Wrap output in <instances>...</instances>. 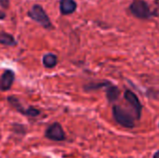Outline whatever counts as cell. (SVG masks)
<instances>
[{
	"label": "cell",
	"instance_id": "1",
	"mask_svg": "<svg viewBox=\"0 0 159 158\" xmlns=\"http://www.w3.org/2000/svg\"><path fill=\"white\" fill-rule=\"evenodd\" d=\"M27 15L30 19H32L35 22H37L39 25H41L44 29H47V30L53 29L52 22L41 5H38V4L34 5L30 8V10L27 12Z\"/></svg>",
	"mask_w": 159,
	"mask_h": 158
},
{
	"label": "cell",
	"instance_id": "2",
	"mask_svg": "<svg viewBox=\"0 0 159 158\" xmlns=\"http://www.w3.org/2000/svg\"><path fill=\"white\" fill-rule=\"evenodd\" d=\"M113 117L115 121L125 129H133L135 128V119L134 117L124 108L119 105H114L112 108Z\"/></svg>",
	"mask_w": 159,
	"mask_h": 158
},
{
	"label": "cell",
	"instance_id": "3",
	"mask_svg": "<svg viewBox=\"0 0 159 158\" xmlns=\"http://www.w3.org/2000/svg\"><path fill=\"white\" fill-rule=\"evenodd\" d=\"M129 10L137 19L147 20L153 17L150 6L145 0H133L129 7Z\"/></svg>",
	"mask_w": 159,
	"mask_h": 158
},
{
	"label": "cell",
	"instance_id": "4",
	"mask_svg": "<svg viewBox=\"0 0 159 158\" xmlns=\"http://www.w3.org/2000/svg\"><path fill=\"white\" fill-rule=\"evenodd\" d=\"M7 101L16 112H18L22 115H25L27 117H37L41 115V111L34 106H29L27 108H24L20 101L15 96H8L7 98Z\"/></svg>",
	"mask_w": 159,
	"mask_h": 158
},
{
	"label": "cell",
	"instance_id": "5",
	"mask_svg": "<svg viewBox=\"0 0 159 158\" xmlns=\"http://www.w3.org/2000/svg\"><path fill=\"white\" fill-rule=\"evenodd\" d=\"M45 138L52 142H64L66 140V134L62 126L59 122H54L49 125L45 130Z\"/></svg>",
	"mask_w": 159,
	"mask_h": 158
},
{
	"label": "cell",
	"instance_id": "6",
	"mask_svg": "<svg viewBox=\"0 0 159 158\" xmlns=\"http://www.w3.org/2000/svg\"><path fill=\"white\" fill-rule=\"evenodd\" d=\"M124 98L127 101V102L131 106V108L134 110L135 113V118L139 120L142 116V112H143V105L141 101L139 100L138 96L131 90L127 89L124 93Z\"/></svg>",
	"mask_w": 159,
	"mask_h": 158
},
{
	"label": "cell",
	"instance_id": "7",
	"mask_svg": "<svg viewBox=\"0 0 159 158\" xmlns=\"http://www.w3.org/2000/svg\"><path fill=\"white\" fill-rule=\"evenodd\" d=\"M14 80L15 73L10 69L5 70L2 75L0 76V91L9 90L14 83Z\"/></svg>",
	"mask_w": 159,
	"mask_h": 158
},
{
	"label": "cell",
	"instance_id": "8",
	"mask_svg": "<svg viewBox=\"0 0 159 158\" xmlns=\"http://www.w3.org/2000/svg\"><path fill=\"white\" fill-rule=\"evenodd\" d=\"M77 4L75 0H60V12L61 15L67 16L75 12Z\"/></svg>",
	"mask_w": 159,
	"mask_h": 158
},
{
	"label": "cell",
	"instance_id": "9",
	"mask_svg": "<svg viewBox=\"0 0 159 158\" xmlns=\"http://www.w3.org/2000/svg\"><path fill=\"white\" fill-rule=\"evenodd\" d=\"M105 94H106V99L108 101L109 103H113L115 102H116L121 94L120 89L118 88V87L112 85V83L107 86L105 88Z\"/></svg>",
	"mask_w": 159,
	"mask_h": 158
},
{
	"label": "cell",
	"instance_id": "10",
	"mask_svg": "<svg viewBox=\"0 0 159 158\" xmlns=\"http://www.w3.org/2000/svg\"><path fill=\"white\" fill-rule=\"evenodd\" d=\"M42 61H43V65L46 68L52 69L58 64V57H57V55L48 52V53H46L43 56Z\"/></svg>",
	"mask_w": 159,
	"mask_h": 158
},
{
	"label": "cell",
	"instance_id": "11",
	"mask_svg": "<svg viewBox=\"0 0 159 158\" xmlns=\"http://www.w3.org/2000/svg\"><path fill=\"white\" fill-rule=\"evenodd\" d=\"M0 44L8 47H15L17 45V41L12 34L4 31H0Z\"/></svg>",
	"mask_w": 159,
	"mask_h": 158
},
{
	"label": "cell",
	"instance_id": "12",
	"mask_svg": "<svg viewBox=\"0 0 159 158\" xmlns=\"http://www.w3.org/2000/svg\"><path fill=\"white\" fill-rule=\"evenodd\" d=\"M110 84H111V82L107 81V80H101V81H96V82H90V83H88L87 85L84 86V89H85V91L97 90V89H100V88H106Z\"/></svg>",
	"mask_w": 159,
	"mask_h": 158
},
{
	"label": "cell",
	"instance_id": "13",
	"mask_svg": "<svg viewBox=\"0 0 159 158\" xmlns=\"http://www.w3.org/2000/svg\"><path fill=\"white\" fill-rule=\"evenodd\" d=\"M12 132L19 136H24L27 133V127L20 124V123H13L12 124Z\"/></svg>",
	"mask_w": 159,
	"mask_h": 158
},
{
	"label": "cell",
	"instance_id": "14",
	"mask_svg": "<svg viewBox=\"0 0 159 158\" xmlns=\"http://www.w3.org/2000/svg\"><path fill=\"white\" fill-rule=\"evenodd\" d=\"M0 6L3 8H8V7H9V0H0Z\"/></svg>",
	"mask_w": 159,
	"mask_h": 158
},
{
	"label": "cell",
	"instance_id": "15",
	"mask_svg": "<svg viewBox=\"0 0 159 158\" xmlns=\"http://www.w3.org/2000/svg\"><path fill=\"white\" fill-rule=\"evenodd\" d=\"M6 17H7V14H6V12L0 9V20H4V19H6Z\"/></svg>",
	"mask_w": 159,
	"mask_h": 158
},
{
	"label": "cell",
	"instance_id": "16",
	"mask_svg": "<svg viewBox=\"0 0 159 158\" xmlns=\"http://www.w3.org/2000/svg\"><path fill=\"white\" fill-rule=\"evenodd\" d=\"M153 158H159V150L158 151H157L155 154H154V156H153Z\"/></svg>",
	"mask_w": 159,
	"mask_h": 158
},
{
	"label": "cell",
	"instance_id": "17",
	"mask_svg": "<svg viewBox=\"0 0 159 158\" xmlns=\"http://www.w3.org/2000/svg\"><path fill=\"white\" fill-rule=\"evenodd\" d=\"M158 127H159V124H158Z\"/></svg>",
	"mask_w": 159,
	"mask_h": 158
}]
</instances>
